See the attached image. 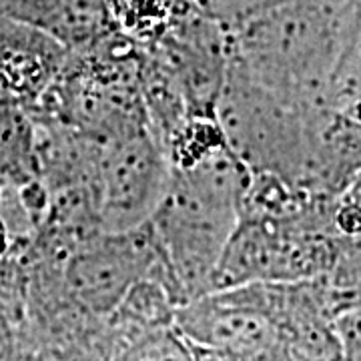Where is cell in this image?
Segmentation results:
<instances>
[{"instance_id": "obj_7", "label": "cell", "mask_w": 361, "mask_h": 361, "mask_svg": "<svg viewBox=\"0 0 361 361\" xmlns=\"http://www.w3.org/2000/svg\"><path fill=\"white\" fill-rule=\"evenodd\" d=\"M325 283L336 301L337 315L361 307V233L348 239H337V249Z\"/></svg>"}, {"instance_id": "obj_3", "label": "cell", "mask_w": 361, "mask_h": 361, "mask_svg": "<svg viewBox=\"0 0 361 361\" xmlns=\"http://www.w3.org/2000/svg\"><path fill=\"white\" fill-rule=\"evenodd\" d=\"M173 165L151 125L104 139L97 167L101 231L145 227L167 193Z\"/></svg>"}, {"instance_id": "obj_2", "label": "cell", "mask_w": 361, "mask_h": 361, "mask_svg": "<svg viewBox=\"0 0 361 361\" xmlns=\"http://www.w3.org/2000/svg\"><path fill=\"white\" fill-rule=\"evenodd\" d=\"M223 137L249 173L273 175L303 191L305 109L249 77L233 61L217 103Z\"/></svg>"}, {"instance_id": "obj_5", "label": "cell", "mask_w": 361, "mask_h": 361, "mask_svg": "<svg viewBox=\"0 0 361 361\" xmlns=\"http://www.w3.org/2000/svg\"><path fill=\"white\" fill-rule=\"evenodd\" d=\"M159 267L161 255L147 223L133 231L90 237L71 259L68 281L87 310L111 315L130 287Z\"/></svg>"}, {"instance_id": "obj_8", "label": "cell", "mask_w": 361, "mask_h": 361, "mask_svg": "<svg viewBox=\"0 0 361 361\" xmlns=\"http://www.w3.org/2000/svg\"><path fill=\"white\" fill-rule=\"evenodd\" d=\"M191 348H193V361H241L239 357H235V355L227 353V351H221V349L197 345V343H191Z\"/></svg>"}, {"instance_id": "obj_4", "label": "cell", "mask_w": 361, "mask_h": 361, "mask_svg": "<svg viewBox=\"0 0 361 361\" xmlns=\"http://www.w3.org/2000/svg\"><path fill=\"white\" fill-rule=\"evenodd\" d=\"M175 325L191 343L227 351L241 361L285 348L281 327L265 307L259 283L189 299L175 311Z\"/></svg>"}, {"instance_id": "obj_6", "label": "cell", "mask_w": 361, "mask_h": 361, "mask_svg": "<svg viewBox=\"0 0 361 361\" xmlns=\"http://www.w3.org/2000/svg\"><path fill=\"white\" fill-rule=\"evenodd\" d=\"M113 361H193V348L173 323L118 339Z\"/></svg>"}, {"instance_id": "obj_1", "label": "cell", "mask_w": 361, "mask_h": 361, "mask_svg": "<svg viewBox=\"0 0 361 361\" xmlns=\"http://www.w3.org/2000/svg\"><path fill=\"white\" fill-rule=\"evenodd\" d=\"M249 179V169L229 145L191 165L173 167L149 229L169 291L179 305L213 291L223 253L241 217Z\"/></svg>"}]
</instances>
